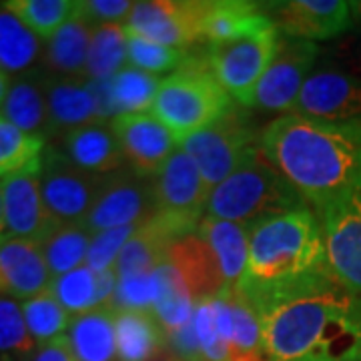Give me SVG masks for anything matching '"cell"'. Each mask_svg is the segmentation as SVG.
<instances>
[{"mask_svg":"<svg viewBox=\"0 0 361 361\" xmlns=\"http://www.w3.org/2000/svg\"><path fill=\"white\" fill-rule=\"evenodd\" d=\"M337 285L322 219L311 205L285 211L249 227L247 269L233 289L263 317L301 297Z\"/></svg>","mask_w":361,"mask_h":361,"instance_id":"cell-1","label":"cell"},{"mask_svg":"<svg viewBox=\"0 0 361 361\" xmlns=\"http://www.w3.org/2000/svg\"><path fill=\"white\" fill-rule=\"evenodd\" d=\"M261 151L313 209L361 189V125L287 115L261 133Z\"/></svg>","mask_w":361,"mask_h":361,"instance_id":"cell-2","label":"cell"},{"mask_svg":"<svg viewBox=\"0 0 361 361\" xmlns=\"http://www.w3.org/2000/svg\"><path fill=\"white\" fill-rule=\"evenodd\" d=\"M267 361H361V295L337 285L259 317Z\"/></svg>","mask_w":361,"mask_h":361,"instance_id":"cell-3","label":"cell"},{"mask_svg":"<svg viewBox=\"0 0 361 361\" xmlns=\"http://www.w3.org/2000/svg\"><path fill=\"white\" fill-rule=\"evenodd\" d=\"M305 205L310 203L259 149L211 191L205 217L253 227L259 221Z\"/></svg>","mask_w":361,"mask_h":361,"instance_id":"cell-4","label":"cell"},{"mask_svg":"<svg viewBox=\"0 0 361 361\" xmlns=\"http://www.w3.org/2000/svg\"><path fill=\"white\" fill-rule=\"evenodd\" d=\"M233 99L211 75L205 59L187 63L161 80L151 113L167 127L177 142L187 141L231 111Z\"/></svg>","mask_w":361,"mask_h":361,"instance_id":"cell-5","label":"cell"},{"mask_svg":"<svg viewBox=\"0 0 361 361\" xmlns=\"http://www.w3.org/2000/svg\"><path fill=\"white\" fill-rule=\"evenodd\" d=\"M281 32L271 20L243 37L209 44L205 63L233 101L243 109H251L259 80L271 65Z\"/></svg>","mask_w":361,"mask_h":361,"instance_id":"cell-6","label":"cell"},{"mask_svg":"<svg viewBox=\"0 0 361 361\" xmlns=\"http://www.w3.org/2000/svg\"><path fill=\"white\" fill-rule=\"evenodd\" d=\"M257 141H261V137L251 118L245 115L241 104H235L227 115L189 137L179 147L193 159L201 177L213 191L257 153Z\"/></svg>","mask_w":361,"mask_h":361,"instance_id":"cell-7","label":"cell"},{"mask_svg":"<svg viewBox=\"0 0 361 361\" xmlns=\"http://www.w3.org/2000/svg\"><path fill=\"white\" fill-rule=\"evenodd\" d=\"M155 217L163 221L177 237L199 229L211 197V189L201 177L195 161L183 149H177L167 165L153 177Z\"/></svg>","mask_w":361,"mask_h":361,"instance_id":"cell-8","label":"cell"},{"mask_svg":"<svg viewBox=\"0 0 361 361\" xmlns=\"http://www.w3.org/2000/svg\"><path fill=\"white\" fill-rule=\"evenodd\" d=\"M39 180L44 205L54 219L63 225H85L104 177L82 171L63 151L49 147L40 159Z\"/></svg>","mask_w":361,"mask_h":361,"instance_id":"cell-9","label":"cell"},{"mask_svg":"<svg viewBox=\"0 0 361 361\" xmlns=\"http://www.w3.org/2000/svg\"><path fill=\"white\" fill-rule=\"evenodd\" d=\"M209 0H149L135 2L123 23L125 35L185 51L201 40V23Z\"/></svg>","mask_w":361,"mask_h":361,"instance_id":"cell-10","label":"cell"},{"mask_svg":"<svg viewBox=\"0 0 361 361\" xmlns=\"http://www.w3.org/2000/svg\"><path fill=\"white\" fill-rule=\"evenodd\" d=\"M157 213L153 179L139 177L130 169H118L106 175L103 189L85 219V227L92 235L141 225Z\"/></svg>","mask_w":361,"mask_h":361,"instance_id":"cell-11","label":"cell"},{"mask_svg":"<svg viewBox=\"0 0 361 361\" xmlns=\"http://www.w3.org/2000/svg\"><path fill=\"white\" fill-rule=\"evenodd\" d=\"M327 239V253L337 281L361 295V189L315 209Z\"/></svg>","mask_w":361,"mask_h":361,"instance_id":"cell-12","label":"cell"},{"mask_svg":"<svg viewBox=\"0 0 361 361\" xmlns=\"http://www.w3.org/2000/svg\"><path fill=\"white\" fill-rule=\"evenodd\" d=\"M319 52L322 49L317 42L291 39L281 35L277 52L255 89L251 109L271 111V113L281 111L285 115L291 113L301 87L310 77Z\"/></svg>","mask_w":361,"mask_h":361,"instance_id":"cell-13","label":"cell"},{"mask_svg":"<svg viewBox=\"0 0 361 361\" xmlns=\"http://www.w3.org/2000/svg\"><path fill=\"white\" fill-rule=\"evenodd\" d=\"M291 115L322 123L361 125V77L343 71L311 73Z\"/></svg>","mask_w":361,"mask_h":361,"instance_id":"cell-14","label":"cell"},{"mask_svg":"<svg viewBox=\"0 0 361 361\" xmlns=\"http://www.w3.org/2000/svg\"><path fill=\"white\" fill-rule=\"evenodd\" d=\"M283 37L310 40L337 39L351 30V8L343 0H285L261 4Z\"/></svg>","mask_w":361,"mask_h":361,"instance_id":"cell-15","label":"cell"},{"mask_svg":"<svg viewBox=\"0 0 361 361\" xmlns=\"http://www.w3.org/2000/svg\"><path fill=\"white\" fill-rule=\"evenodd\" d=\"M118 145L123 149L125 163L133 173L145 179H153L167 165L179 142L173 133L153 113L118 115L111 121Z\"/></svg>","mask_w":361,"mask_h":361,"instance_id":"cell-16","label":"cell"},{"mask_svg":"<svg viewBox=\"0 0 361 361\" xmlns=\"http://www.w3.org/2000/svg\"><path fill=\"white\" fill-rule=\"evenodd\" d=\"M6 237L44 243L63 223L52 217L40 193L39 169L2 179Z\"/></svg>","mask_w":361,"mask_h":361,"instance_id":"cell-17","label":"cell"},{"mask_svg":"<svg viewBox=\"0 0 361 361\" xmlns=\"http://www.w3.org/2000/svg\"><path fill=\"white\" fill-rule=\"evenodd\" d=\"M51 283L52 275L40 243L18 237L0 241V295L26 301L51 291Z\"/></svg>","mask_w":361,"mask_h":361,"instance_id":"cell-18","label":"cell"},{"mask_svg":"<svg viewBox=\"0 0 361 361\" xmlns=\"http://www.w3.org/2000/svg\"><path fill=\"white\" fill-rule=\"evenodd\" d=\"M42 89L47 97L51 137L56 133L66 135L92 123H103L87 77H59L42 73Z\"/></svg>","mask_w":361,"mask_h":361,"instance_id":"cell-19","label":"cell"},{"mask_svg":"<svg viewBox=\"0 0 361 361\" xmlns=\"http://www.w3.org/2000/svg\"><path fill=\"white\" fill-rule=\"evenodd\" d=\"M167 263L177 269L195 303L213 299L227 289L219 259L197 231L173 241L169 247Z\"/></svg>","mask_w":361,"mask_h":361,"instance_id":"cell-20","label":"cell"},{"mask_svg":"<svg viewBox=\"0 0 361 361\" xmlns=\"http://www.w3.org/2000/svg\"><path fill=\"white\" fill-rule=\"evenodd\" d=\"M63 153L77 167L101 177L125 165V155L111 123H92L63 135Z\"/></svg>","mask_w":361,"mask_h":361,"instance_id":"cell-21","label":"cell"},{"mask_svg":"<svg viewBox=\"0 0 361 361\" xmlns=\"http://www.w3.org/2000/svg\"><path fill=\"white\" fill-rule=\"evenodd\" d=\"M177 239L180 237H177L155 215L141 223V227L127 241V245L123 247L116 259L115 269L118 273V279L142 277L159 269L163 263H167L169 247Z\"/></svg>","mask_w":361,"mask_h":361,"instance_id":"cell-22","label":"cell"},{"mask_svg":"<svg viewBox=\"0 0 361 361\" xmlns=\"http://www.w3.org/2000/svg\"><path fill=\"white\" fill-rule=\"evenodd\" d=\"M0 115L11 121L14 127L25 130L26 135L40 137L44 141L47 137H51L49 109L42 89V71H28L14 78L0 106Z\"/></svg>","mask_w":361,"mask_h":361,"instance_id":"cell-23","label":"cell"},{"mask_svg":"<svg viewBox=\"0 0 361 361\" xmlns=\"http://www.w3.org/2000/svg\"><path fill=\"white\" fill-rule=\"evenodd\" d=\"M118 361H153L167 348V336L153 311L113 310Z\"/></svg>","mask_w":361,"mask_h":361,"instance_id":"cell-24","label":"cell"},{"mask_svg":"<svg viewBox=\"0 0 361 361\" xmlns=\"http://www.w3.org/2000/svg\"><path fill=\"white\" fill-rule=\"evenodd\" d=\"M65 337L77 361H118L115 315L109 307L73 317Z\"/></svg>","mask_w":361,"mask_h":361,"instance_id":"cell-25","label":"cell"},{"mask_svg":"<svg viewBox=\"0 0 361 361\" xmlns=\"http://www.w3.org/2000/svg\"><path fill=\"white\" fill-rule=\"evenodd\" d=\"M90 39L92 25L77 13L44 44L42 61L49 73L59 77H85Z\"/></svg>","mask_w":361,"mask_h":361,"instance_id":"cell-26","label":"cell"},{"mask_svg":"<svg viewBox=\"0 0 361 361\" xmlns=\"http://www.w3.org/2000/svg\"><path fill=\"white\" fill-rule=\"evenodd\" d=\"M269 23L271 18L263 13L259 2L209 0L201 23V40H207L209 44L225 42L253 32Z\"/></svg>","mask_w":361,"mask_h":361,"instance_id":"cell-27","label":"cell"},{"mask_svg":"<svg viewBox=\"0 0 361 361\" xmlns=\"http://www.w3.org/2000/svg\"><path fill=\"white\" fill-rule=\"evenodd\" d=\"M197 233L205 239L213 253L219 259L221 271L225 277L227 289L239 283L247 269L249 259V227L233 223L203 217Z\"/></svg>","mask_w":361,"mask_h":361,"instance_id":"cell-28","label":"cell"},{"mask_svg":"<svg viewBox=\"0 0 361 361\" xmlns=\"http://www.w3.org/2000/svg\"><path fill=\"white\" fill-rule=\"evenodd\" d=\"M42 42L4 4H0V68L6 75H25L40 59Z\"/></svg>","mask_w":361,"mask_h":361,"instance_id":"cell-29","label":"cell"},{"mask_svg":"<svg viewBox=\"0 0 361 361\" xmlns=\"http://www.w3.org/2000/svg\"><path fill=\"white\" fill-rule=\"evenodd\" d=\"M159 277V299H157L153 315L165 331V336H173L193 319L195 301L187 285L183 283L180 275L171 263H163L157 269Z\"/></svg>","mask_w":361,"mask_h":361,"instance_id":"cell-30","label":"cell"},{"mask_svg":"<svg viewBox=\"0 0 361 361\" xmlns=\"http://www.w3.org/2000/svg\"><path fill=\"white\" fill-rule=\"evenodd\" d=\"M92 237L94 235L85 225H61L44 243H40L52 279L87 263Z\"/></svg>","mask_w":361,"mask_h":361,"instance_id":"cell-31","label":"cell"},{"mask_svg":"<svg viewBox=\"0 0 361 361\" xmlns=\"http://www.w3.org/2000/svg\"><path fill=\"white\" fill-rule=\"evenodd\" d=\"M157 75L139 71L127 65L111 78V94L118 115H137V113H151L157 92L161 87Z\"/></svg>","mask_w":361,"mask_h":361,"instance_id":"cell-32","label":"cell"},{"mask_svg":"<svg viewBox=\"0 0 361 361\" xmlns=\"http://www.w3.org/2000/svg\"><path fill=\"white\" fill-rule=\"evenodd\" d=\"M129 65L127 61V37L121 25L92 26L89 61L85 77L101 80L113 78Z\"/></svg>","mask_w":361,"mask_h":361,"instance_id":"cell-33","label":"cell"},{"mask_svg":"<svg viewBox=\"0 0 361 361\" xmlns=\"http://www.w3.org/2000/svg\"><path fill=\"white\" fill-rule=\"evenodd\" d=\"M47 142L40 137L26 135L0 115V177L40 169V159Z\"/></svg>","mask_w":361,"mask_h":361,"instance_id":"cell-34","label":"cell"},{"mask_svg":"<svg viewBox=\"0 0 361 361\" xmlns=\"http://www.w3.org/2000/svg\"><path fill=\"white\" fill-rule=\"evenodd\" d=\"M2 4L39 39L47 40L77 14L73 0H8Z\"/></svg>","mask_w":361,"mask_h":361,"instance_id":"cell-35","label":"cell"},{"mask_svg":"<svg viewBox=\"0 0 361 361\" xmlns=\"http://www.w3.org/2000/svg\"><path fill=\"white\" fill-rule=\"evenodd\" d=\"M23 313L26 327L37 345L65 337L73 322V315L54 299L51 291L23 301Z\"/></svg>","mask_w":361,"mask_h":361,"instance_id":"cell-36","label":"cell"},{"mask_svg":"<svg viewBox=\"0 0 361 361\" xmlns=\"http://www.w3.org/2000/svg\"><path fill=\"white\" fill-rule=\"evenodd\" d=\"M35 349L23 305L13 297L0 295V361H30Z\"/></svg>","mask_w":361,"mask_h":361,"instance_id":"cell-37","label":"cell"},{"mask_svg":"<svg viewBox=\"0 0 361 361\" xmlns=\"http://www.w3.org/2000/svg\"><path fill=\"white\" fill-rule=\"evenodd\" d=\"M51 293L73 317L101 307L97 295V273L87 265L52 279Z\"/></svg>","mask_w":361,"mask_h":361,"instance_id":"cell-38","label":"cell"},{"mask_svg":"<svg viewBox=\"0 0 361 361\" xmlns=\"http://www.w3.org/2000/svg\"><path fill=\"white\" fill-rule=\"evenodd\" d=\"M127 37V61L130 66L151 73V75H161V73H175L180 66L187 63L189 54L187 51H179L173 47H165L153 40L141 39V37Z\"/></svg>","mask_w":361,"mask_h":361,"instance_id":"cell-39","label":"cell"},{"mask_svg":"<svg viewBox=\"0 0 361 361\" xmlns=\"http://www.w3.org/2000/svg\"><path fill=\"white\" fill-rule=\"evenodd\" d=\"M193 327L203 361H229V351H227L219 336L211 299L195 303Z\"/></svg>","mask_w":361,"mask_h":361,"instance_id":"cell-40","label":"cell"},{"mask_svg":"<svg viewBox=\"0 0 361 361\" xmlns=\"http://www.w3.org/2000/svg\"><path fill=\"white\" fill-rule=\"evenodd\" d=\"M139 227L141 225H129V227H116V229L97 233L92 237V243H90L85 265L94 273L115 267L116 259L121 255L123 247L127 245V241L137 233Z\"/></svg>","mask_w":361,"mask_h":361,"instance_id":"cell-41","label":"cell"},{"mask_svg":"<svg viewBox=\"0 0 361 361\" xmlns=\"http://www.w3.org/2000/svg\"><path fill=\"white\" fill-rule=\"evenodd\" d=\"M157 299H159V277L157 271H153L142 277L121 279L113 310L153 311Z\"/></svg>","mask_w":361,"mask_h":361,"instance_id":"cell-42","label":"cell"},{"mask_svg":"<svg viewBox=\"0 0 361 361\" xmlns=\"http://www.w3.org/2000/svg\"><path fill=\"white\" fill-rule=\"evenodd\" d=\"M133 4L135 2L129 0H77V13L92 26H123L133 11Z\"/></svg>","mask_w":361,"mask_h":361,"instance_id":"cell-43","label":"cell"},{"mask_svg":"<svg viewBox=\"0 0 361 361\" xmlns=\"http://www.w3.org/2000/svg\"><path fill=\"white\" fill-rule=\"evenodd\" d=\"M334 59L337 63L351 68L353 75L361 77V28L360 35H351L337 44L334 51Z\"/></svg>","mask_w":361,"mask_h":361,"instance_id":"cell-44","label":"cell"},{"mask_svg":"<svg viewBox=\"0 0 361 361\" xmlns=\"http://www.w3.org/2000/svg\"><path fill=\"white\" fill-rule=\"evenodd\" d=\"M11 75H6L2 68H0V106L4 103V99H6V94H8V89H11Z\"/></svg>","mask_w":361,"mask_h":361,"instance_id":"cell-45","label":"cell"},{"mask_svg":"<svg viewBox=\"0 0 361 361\" xmlns=\"http://www.w3.org/2000/svg\"><path fill=\"white\" fill-rule=\"evenodd\" d=\"M6 239V219H4V199H2V180H0V241Z\"/></svg>","mask_w":361,"mask_h":361,"instance_id":"cell-46","label":"cell"},{"mask_svg":"<svg viewBox=\"0 0 361 361\" xmlns=\"http://www.w3.org/2000/svg\"><path fill=\"white\" fill-rule=\"evenodd\" d=\"M349 8H351V20L355 28H361V2H349ZM351 26V28H353Z\"/></svg>","mask_w":361,"mask_h":361,"instance_id":"cell-47","label":"cell"},{"mask_svg":"<svg viewBox=\"0 0 361 361\" xmlns=\"http://www.w3.org/2000/svg\"><path fill=\"white\" fill-rule=\"evenodd\" d=\"M175 361H180V360H179V357H175Z\"/></svg>","mask_w":361,"mask_h":361,"instance_id":"cell-48","label":"cell"}]
</instances>
